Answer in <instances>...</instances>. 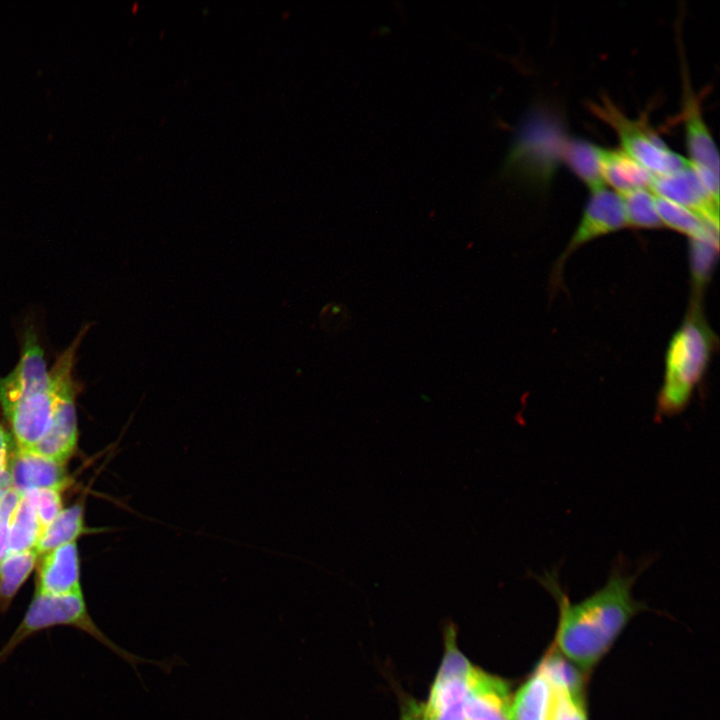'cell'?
<instances>
[{"label":"cell","instance_id":"6da1fadb","mask_svg":"<svg viewBox=\"0 0 720 720\" xmlns=\"http://www.w3.org/2000/svg\"><path fill=\"white\" fill-rule=\"evenodd\" d=\"M654 558L642 559L635 571L619 555L603 587L578 603H571L555 567L534 578L555 598L559 608L556 642L561 652L582 669H590L611 647L628 621L644 605L632 588Z\"/></svg>","mask_w":720,"mask_h":720},{"label":"cell","instance_id":"7a4b0ae2","mask_svg":"<svg viewBox=\"0 0 720 720\" xmlns=\"http://www.w3.org/2000/svg\"><path fill=\"white\" fill-rule=\"evenodd\" d=\"M65 355L48 368L33 325L25 328L15 367L0 378V410L10 425L16 449H33L49 431L56 412Z\"/></svg>","mask_w":720,"mask_h":720},{"label":"cell","instance_id":"3957f363","mask_svg":"<svg viewBox=\"0 0 720 720\" xmlns=\"http://www.w3.org/2000/svg\"><path fill=\"white\" fill-rule=\"evenodd\" d=\"M58 626L81 630L103 644L133 668L144 687L145 684L137 669L139 664H152L166 674H170L174 666L187 665L179 656L161 661L151 660L130 653L117 645L93 621L82 593L61 596L35 593L19 625L0 649V664L34 634Z\"/></svg>","mask_w":720,"mask_h":720},{"label":"cell","instance_id":"277c9868","mask_svg":"<svg viewBox=\"0 0 720 720\" xmlns=\"http://www.w3.org/2000/svg\"><path fill=\"white\" fill-rule=\"evenodd\" d=\"M712 331L700 303H690L687 317L673 335L665 358L664 380L656 401V417H671L689 404L713 348Z\"/></svg>","mask_w":720,"mask_h":720},{"label":"cell","instance_id":"5b68a950","mask_svg":"<svg viewBox=\"0 0 720 720\" xmlns=\"http://www.w3.org/2000/svg\"><path fill=\"white\" fill-rule=\"evenodd\" d=\"M590 110L617 133L622 149L654 175L683 168L688 159L672 151L644 119L626 116L607 96L589 103Z\"/></svg>","mask_w":720,"mask_h":720},{"label":"cell","instance_id":"8992f818","mask_svg":"<svg viewBox=\"0 0 720 720\" xmlns=\"http://www.w3.org/2000/svg\"><path fill=\"white\" fill-rule=\"evenodd\" d=\"M473 667L456 645L454 627L447 626L444 656L422 720H466L465 701Z\"/></svg>","mask_w":720,"mask_h":720},{"label":"cell","instance_id":"52a82bcc","mask_svg":"<svg viewBox=\"0 0 720 720\" xmlns=\"http://www.w3.org/2000/svg\"><path fill=\"white\" fill-rule=\"evenodd\" d=\"M626 225L620 195L605 187L592 191L574 234L555 263L552 282L559 285L560 274L566 260L578 248Z\"/></svg>","mask_w":720,"mask_h":720},{"label":"cell","instance_id":"ba28073f","mask_svg":"<svg viewBox=\"0 0 720 720\" xmlns=\"http://www.w3.org/2000/svg\"><path fill=\"white\" fill-rule=\"evenodd\" d=\"M649 189L693 211L706 222L719 227V201L704 188L691 163L674 172L654 175Z\"/></svg>","mask_w":720,"mask_h":720},{"label":"cell","instance_id":"9c48e42d","mask_svg":"<svg viewBox=\"0 0 720 720\" xmlns=\"http://www.w3.org/2000/svg\"><path fill=\"white\" fill-rule=\"evenodd\" d=\"M511 703L504 680L473 667L465 701L466 720H512Z\"/></svg>","mask_w":720,"mask_h":720},{"label":"cell","instance_id":"30bf717a","mask_svg":"<svg viewBox=\"0 0 720 720\" xmlns=\"http://www.w3.org/2000/svg\"><path fill=\"white\" fill-rule=\"evenodd\" d=\"M9 474L12 488L20 494L38 489L62 491L70 482L63 464L30 450L16 449Z\"/></svg>","mask_w":720,"mask_h":720},{"label":"cell","instance_id":"8fae6325","mask_svg":"<svg viewBox=\"0 0 720 720\" xmlns=\"http://www.w3.org/2000/svg\"><path fill=\"white\" fill-rule=\"evenodd\" d=\"M35 593L56 596L82 593L76 542L62 545L43 555L37 572Z\"/></svg>","mask_w":720,"mask_h":720},{"label":"cell","instance_id":"7c38bea8","mask_svg":"<svg viewBox=\"0 0 720 720\" xmlns=\"http://www.w3.org/2000/svg\"><path fill=\"white\" fill-rule=\"evenodd\" d=\"M685 83L683 115L689 160L719 173L717 147L702 116L698 97L691 92L687 80Z\"/></svg>","mask_w":720,"mask_h":720},{"label":"cell","instance_id":"4fadbf2b","mask_svg":"<svg viewBox=\"0 0 720 720\" xmlns=\"http://www.w3.org/2000/svg\"><path fill=\"white\" fill-rule=\"evenodd\" d=\"M599 155L603 179L615 192L650 187L654 174L622 148L600 147Z\"/></svg>","mask_w":720,"mask_h":720},{"label":"cell","instance_id":"5bb4252c","mask_svg":"<svg viewBox=\"0 0 720 720\" xmlns=\"http://www.w3.org/2000/svg\"><path fill=\"white\" fill-rule=\"evenodd\" d=\"M555 701L551 684L538 670L511 703L512 720H550Z\"/></svg>","mask_w":720,"mask_h":720},{"label":"cell","instance_id":"9a60e30c","mask_svg":"<svg viewBox=\"0 0 720 720\" xmlns=\"http://www.w3.org/2000/svg\"><path fill=\"white\" fill-rule=\"evenodd\" d=\"M653 194L655 207L663 226L685 234L689 239L719 242V227L706 222L686 207Z\"/></svg>","mask_w":720,"mask_h":720},{"label":"cell","instance_id":"2e32d148","mask_svg":"<svg viewBox=\"0 0 720 720\" xmlns=\"http://www.w3.org/2000/svg\"><path fill=\"white\" fill-rule=\"evenodd\" d=\"M600 146L581 138H565L561 149V160L592 191L605 187L601 172Z\"/></svg>","mask_w":720,"mask_h":720},{"label":"cell","instance_id":"e0dca14e","mask_svg":"<svg viewBox=\"0 0 720 720\" xmlns=\"http://www.w3.org/2000/svg\"><path fill=\"white\" fill-rule=\"evenodd\" d=\"M84 524V509L82 504H75L62 509L59 515L42 532L35 551L44 555L62 545L75 542L82 534L87 533Z\"/></svg>","mask_w":720,"mask_h":720},{"label":"cell","instance_id":"ac0fdd59","mask_svg":"<svg viewBox=\"0 0 720 720\" xmlns=\"http://www.w3.org/2000/svg\"><path fill=\"white\" fill-rule=\"evenodd\" d=\"M38 556L32 549L7 554L0 562V612L7 610L35 567Z\"/></svg>","mask_w":720,"mask_h":720},{"label":"cell","instance_id":"d6986e66","mask_svg":"<svg viewBox=\"0 0 720 720\" xmlns=\"http://www.w3.org/2000/svg\"><path fill=\"white\" fill-rule=\"evenodd\" d=\"M41 534L35 507L23 493L10 523L7 554L35 549Z\"/></svg>","mask_w":720,"mask_h":720},{"label":"cell","instance_id":"ffe728a7","mask_svg":"<svg viewBox=\"0 0 720 720\" xmlns=\"http://www.w3.org/2000/svg\"><path fill=\"white\" fill-rule=\"evenodd\" d=\"M619 195L627 225L644 229L663 226L655 207L654 194L649 188H636Z\"/></svg>","mask_w":720,"mask_h":720},{"label":"cell","instance_id":"44dd1931","mask_svg":"<svg viewBox=\"0 0 720 720\" xmlns=\"http://www.w3.org/2000/svg\"><path fill=\"white\" fill-rule=\"evenodd\" d=\"M689 255L693 300L700 302L706 283L709 281L715 265L719 242L712 240L689 239Z\"/></svg>","mask_w":720,"mask_h":720},{"label":"cell","instance_id":"7402d4cb","mask_svg":"<svg viewBox=\"0 0 720 720\" xmlns=\"http://www.w3.org/2000/svg\"><path fill=\"white\" fill-rule=\"evenodd\" d=\"M537 670L545 676L554 690L582 695L583 679L575 666L555 652L547 654Z\"/></svg>","mask_w":720,"mask_h":720},{"label":"cell","instance_id":"603a6c76","mask_svg":"<svg viewBox=\"0 0 720 720\" xmlns=\"http://www.w3.org/2000/svg\"><path fill=\"white\" fill-rule=\"evenodd\" d=\"M24 494L31 499L43 532L62 511L61 491L38 489L24 492Z\"/></svg>","mask_w":720,"mask_h":720},{"label":"cell","instance_id":"cb8c5ba5","mask_svg":"<svg viewBox=\"0 0 720 720\" xmlns=\"http://www.w3.org/2000/svg\"><path fill=\"white\" fill-rule=\"evenodd\" d=\"M555 701L550 720H587L582 695L554 690Z\"/></svg>","mask_w":720,"mask_h":720},{"label":"cell","instance_id":"d4e9b609","mask_svg":"<svg viewBox=\"0 0 720 720\" xmlns=\"http://www.w3.org/2000/svg\"><path fill=\"white\" fill-rule=\"evenodd\" d=\"M10 435L6 429L0 424V480L9 476L10 455Z\"/></svg>","mask_w":720,"mask_h":720},{"label":"cell","instance_id":"484cf974","mask_svg":"<svg viewBox=\"0 0 720 720\" xmlns=\"http://www.w3.org/2000/svg\"><path fill=\"white\" fill-rule=\"evenodd\" d=\"M10 523V519L0 516V562L7 554Z\"/></svg>","mask_w":720,"mask_h":720},{"label":"cell","instance_id":"4316f807","mask_svg":"<svg viewBox=\"0 0 720 720\" xmlns=\"http://www.w3.org/2000/svg\"><path fill=\"white\" fill-rule=\"evenodd\" d=\"M421 399L425 402H429L430 398L426 394H421Z\"/></svg>","mask_w":720,"mask_h":720}]
</instances>
